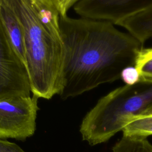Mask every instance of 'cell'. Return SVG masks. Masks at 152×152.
Wrapping results in <instances>:
<instances>
[{
	"mask_svg": "<svg viewBox=\"0 0 152 152\" xmlns=\"http://www.w3.org/2000/svg\"><path fill=\"white\" fill-rule=\"evenodd\" d=\"M135 67L140 75V81L152 83V48H142L135 61Z\"/></svg>",
	"mask_w": 152,
	"mask_h": 152,
	"instance_id": "obj_11",
	"label": "cell"
},
{
	"mask_svg": "<svg viewBox=\"0 0 152 152\" xmlns=\"http://www.w3.org/2000/svg\"><path fill=\"white\" fill-rule=\"evenodd\" d=\"M0 152H25L20 146L14 142L0 139Z\"/></svg>",
	"mask_w": 152,
	"mask_h": 152,
	"instance_id": "obj_13",
	"label": "cell"
},
{
	"mask_svg": "<svg viewBox=\"0 0 152 152\" xmlns=\"http://www.w3.org/2000/svg\"><path fill=\"white\" fill-rule=\"evenodd\" d=\"M38 99L34 96L0 99V139L24 141L34 135Z\"/></svg>",
	"mask_w": 152,
	"mask_h": 152,
	"instance_id": "obj_4",
	"label": "cell"
},
{
	"mask_svg": "<svg viewBox=\"0 0 152 152\" xmlns=\"http://www.w3.org/2000/svg\"><path fill=\"white\" fill-rule=\"evenodd\" d=\"M64 60L59 96L74 97L121 78L142 45L109 21L59 16Z\"/></svg>",
	"mask_w": 152,
	"mask_h": 152,
	"instance_id": "obj_1",
	"label": "cell"
},
{
	"mask_svg": "<svg viewBox=\"0 0 152 152\" xmlns=\"http://www.w3.org/2000/svg\"><path fill=\"white\" fill-rule=\"evenodd\" d=\"M152 116V106L148 109H147L145 111H144L139 116L136 118H141V117H145V116ZM135 118V119H136Z\"/></svg>",
	"mask_w": 152,
	"mask_h": 152,
	"instance_id": "obj_14",
	"label": "cell"
},
{
	"mask_svg": "<svg viewBox=\"0 0 152 152\" xmlns=\"http://www.w3.org/2000/svg\"><path fill=\"white\" fill-rule=\"evenodd\" d=\"M121 78L126 85L132 86L140 81V75L135 66H129L122 70Z\"/></svg>",
	"mask_w": 152,
	"mask_h": 152,
	"instance_id": "obj_12",
	"label": "cell"
},
{
	"mask_svg": "<svg viewBox=\"0 0 152 152\" xmlns=\"http://www.w3.org/2000/svg\"><path fill=\"white\" fill-rule=\"evenodd\" d=\"M23 26L31 92L49 100L61 90L64 45L56 0H10Z\"/></svg>",
	"mask_w": 152,
	"mask_h": 152,
	"instance_id": "obj_2",
	"label": "cell"
},
{
	"mask_svg": "<svg viewBox=\"0 0 152 152\" xmlns=\"http://www.w3.org/2000/svg\"><path fill=\"white\" fill-rule=\"evenodd\" d=\"M112 152H152V144L147 138L122 136L113 147Z\"/></svg>",
	"mask_w": 152,
	"mask_h": 152,
	"instance_id": "obj_9",
	"label": "cell"
},
{
	"mask_svg": "<svg viewBox=\"0 0 152 152\" xmlns=\"http://www.w3.org/2000/svg\"><path fill=\"white\" fill-rule=\"evenodd\" d=\"M123 136L147 138L152 135V116L136 118L123 129Z\"/></svg>",
	"mask_w": 152,
	"mask_h": 152,
	"instance_id": "obj_10",
	"label": "cell"
},
{
	"mask_svg": "<svg viewBox=\"0 0 152 152\" xmlns=\"http://www.w3.org/2000/svg\"><path fill=\"white\" fill-rule=\"evenodd\" d=\"M27 69L12 47L0 22V99L30 96Z\"/></svg>",
	"mask_w": 152,
	"mask_h": 152,
	"instance_id": "obj_5",
	"label": "cell"
},
{
	"mask_svg": "<svg viewBox=\"0 0 152 152\" xmlns=\"http://www.w3.org/2000/svg\"><path fill=\"white\" fill-rule=\"evenodd\" d=\"M142 45L152 38V4L143 10L118 23Z\"/></svg>",
	"mask_w": 152,
	"mask_h": 152,
	"instance_id": "obj_8",
	"label": "cell"
},
{
	"mask_svg": "<svg viewBox=\"0 0 152 152\" xmlns=\"http://www.w3.org/2000/svg\"><path fill=\"white\" fill-rule=\"evenodd\" d=\"M152 106V83L118 87L101 97L83 118L82 139L90 145L107 141Z\"/></svg>",
	"mask_w": 152,
	"mask_h": 152,
	"instance_id": "obj_3",
	"label": "cell"
},
{
	"mask_svg": "<svg viewBox=\"0 0 152 152\" xmlns=\"http://www.w3.org/2000/svg\"><path fill=\"white\" fill-rule=\"evenodd\" d=\"M0 22L12 47L26 66L24 31L10 0H0Z\"/></svg>",
	"mask_w": 152,
	"mask_h": 152,
	"instance_id": "obj_7",
	"label": "cell"
},
{
	"mask_svg": "<svg viewBox=\"0 0 152 152\" xmlns=\"http://www.w3.org/2000/svg\"><path fill=\"white\" fill-rule=\"evenodd\" d=\"M152 4V0H78L75 12L82 18L116 24Z\"/></svg>",
	"mask_w": 152,
	"mask_h": 152,
	"instance_id": "obj_6",
	"label": "cell"
}]
</instances>
